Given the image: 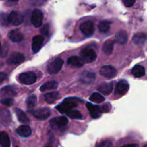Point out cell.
<instances>
[{"label":"cell","mask_w":147,"mask_h":147,"mask_svg":"<svg viewBox=\"0 0 147 147\" xmlns=\"http://www.w3.org/2000/svg\"><path fill=\"white\" fill-rule=\"evenodd\" d=\"M44 42V37L41 35H37L33 37L32 43V49L34 53H37L41 49Z\"/></svg>","instance_id":"cell-13"},{"label":"cell","mask_w":147,"mask_h":147,"mask_svg":"<svg viewBox=\"0 0 147 147\" xmlns=\"http://www.w3.org/2000/svg\"><path fill=\"white\" fill-rule=\"evenodd\" d=\"M67 116L72 119H80L83 118L82 113L78 110H72L67 113Z\"/></svg>","instance_id":"cell-34"},{"label":"cell","mask_w":147,"mask_h":147,"mask_svg":"<svg viewBox=\"0 0 147 147\" xmlns=\"http://www.w3.org/2000/svg\"><path fill=\"white\" fill-rule=\"evenodd\" d=\"M146 73V70H145V67H143L141 65H136L134 67H133V69L131 70V74L134 76L135 78H139L143 77L144 76Z\"/></svg>","instance_id":"cell-22"},{"label":"cell","mask_w":147,"mask_h":147,"mask_svg":"<svg viewBox=\"0 0 147 147\" xmlns=\"http://www.w3.org/2000/svg\"><path fill=\"white\" fill-rule=\"evenodd\" d=\"M84 62L81 57L78 56H72L67 60V64L74 67H80L84 65Z\"/></svg>","instance_id":"cell-18"},{"label":"cell","mask_w":147,"mask_h":147,"mask_svg":"<svg viewBox=\"0 0 147 147\" xmlns=\"http://www.w3.org/2000/svg\"><path fill=\"white\" fill-rule=\"evenodd\" d=\"M79 101L80 100L77 98H67L63 100V103L58 105L56 109L61 113H67L77 106Z\"/></svg>","instance_id":"cell-1"},{"label":"cell","mask_w":147,"mask_h":147,"mask_svg":"<svg viewBox=\"0 0 147 147\" xmlns=\"http://www.w3.org/2000/svg\"><path fill=\"white\" fill-rule=\"evenodd\" d=\"M0 102H1V103L7 106H11L14 103V100L11 98H6L1 99Z\"/></svg>","instance_id":"cell-35"},{"label":"cell","mask_w":147,"mask_h":147,"mask_svg":"<svg viewBox=\"0 0 147 147\" xmlns=\"http://www.w3.org/2000/svg\"><path fill=\"white\" fill-rule=\"evenodd\" d=\"M113 47H114V42L111 40H107L105 41L103 45V52L105 55L111 54L113 51Z\"/></svg>","instance_id":"cell-23"},{"label":"cell","mask_w":147,"mask_h":147,"mask_svg":"<svg viewBox=\"0 0 147 147\" xmlns=\"http://www.w3.org/2000/svg\"><path fill=\"white\" fill-rule=\"evenodd\" d=\"M100 108H101L102 113H107V112L110 111L111 105L109 104V103H106V104L100 106Z\"/></svg>","instance_id":"cell-37"},{"label":"cell","mask_w":147,"mask_h":147,"mask_svg":"<svg viewBox=\"0 0 147 147\" xmlns=\"http://www.w3.org/2000/svg\"><path fill=\"white\" fill-rule=\"evenodd\" d=\"M86 107L88 109L91 117L93 118V119H98L101 115L102 111L100 106H98L96 105L92 104V103H86Z\"/></svg>","instance_id":"cell-12"},{"label":"cell","mask_w":147,"mask_h":147,"mask_svg":"<svg viewBox=\"0 0 147 147\" xmlns=\"http://www.w3.org/2000/svg\"><path fill=\"white\" fill-rule=\"evenodd\" d=\"M43 14L38 9H35L32 11L31 17V22L35 27H40L42 24Z\"/></svg>","instance_id":"cell-8"},{"label":"cell","mask_w":147,"mask_h":147,"mask_svg":"<svg viewBox=\"0 0 147 147\" xmlns=\"http://www.w3.org/2000/svg\"><path fill=\"white\" fill-rule=\"evenodd\" d=\"M37 97H36L35 95H32V96H29L27 98V100H26V103H27V107L31 109V108H33L37 103Z\"/></svg>","instance_id":"cell-33"},{"label":"cell","mask_w":147,"mask_h":147,"mask_svg":"<svg viewBox=\"0 0 147 147\" xmlns=\"http://www.w3.org/2000/svg\"><path fill=\"white\" fill-rule=\"evenodd\" d=\"M19 81L24 85L34 84L37 80V76L33 72H26L21 73L18 77Z\"/></svg>","instance_id":"cell-4"},{"label":"cell","mask_w":147,"mask_h":147,"mask_svg":"<svg viewBox=\"0 0 147 147\" xmlns=\"http://www.w3.org/2000/svg\"><path fill=\"white\" fill-rule=\"evenodd\" d=\"M16 147H17V146H16Z\"/></svg>","instance_id":"cell-45"},{"label":"cell","mask_w":147,"mask_h":147,"mask_svg":"<svg viewBox=\"0 0 147 147\" xmlns=\"http://www.w3.org/2000/svg\"><path fill=\"white\" fill-rule=\"evenodd\" d=\"M47 147H50V146H47Z\"/></svg>","instance_id":"cell-44"},{"label":"cell","mask_w":147,"mask_h":147,"mask_svg":"<svg viewBox=\"0 0 147 147\" xmlns=\"http://www.w3.org/2000/svg\"><path fill=\"white\" fill-rule=\"evenodd\" d=\"M9 24L8 14L6 13H0V25L3 27H7Z\"/></svg>","instance_id":"cell-32"},{"label":"cell","mask_w":147,"mask_h":147,"mask_svg":"<svg viewBox=\"0 0 147 147\" xmlns=\"http://www.w3.org/2000/svg\"><path fill=\"white\" fill-rule=\"evenodd\" d=\"M80 30L84 35L87 37H90L93 34L95 31L94 24L91 21L84 22L80 25Z\"/></svg>","instance_id":"cell-6"},{"label":"cell","mask_w":147,"mask_h":147,"mask_svg":"<svg viewBox=\"0 0 147 147\" xmlns=\"http://www.w3.org/2000/svg\"><path fill=\"white\" fill-rule=\"evenodd\" d=\"M23 17L19 11H12L9 14V23L14 26H18L21 24L23 22Z\"/></svg>","instance_id":"cell-10"},{"label":"cell","mask_w":147,"mask_h":147,"mask_svg":"<svg viewBox=\"0 0 147 147\" xmlns=\"http://www.w3.org/2000/svg\"><path fill=\"white\" fill-rule=\"evenodd\" d=\"M49 30H50V25L48 24H46L41 29V32L45 35H48Z\"/></svg>","instance_id":"cell-36"},{"label":"cell","mask_w":147,"mask_h":147,"mask_svg":"<svg viewBox=\"0 0 147 147\" xmlns=\"http://www.w3.org/2000/svg\"><path fill=\"white\" fill-rule=\"evenodd\" d=\"M45 100L49 104H52V103H55L56 100H59L60 98V94L59 92L54 91L52 93H46L44 96Z\"/></svg>","instance_id":"cell-20"},{"label":"cell","mask_w":147,"mask_h":147,"mask_svg":"<svg viewBox=\"0 0 147 147\" xmlns=\"http://www.w3.org/2000/svg\"><path fill=\"white\" fill-rule=\"evenodd\" d=\"M129 90V84L126 80H120L119 83L116 84V88H115V92L116 94L121 96L123 95L126 94Z\"/></svg>","instance_id":"cell-9"},{"label":"cell","mask_w":147,"mask_h":147,"mask_svg":"<svg viewBox=\"0 0 147 147\" xmlns=\"http://www.w3.org/2000/svg\"><path fill=\"white\" fill-rule=\"evenodd\" d=\"M1 42H0V54H1Z\"/></svg>","instance_id":"cell-42"},{"label":"cell","mask_w":147,"mask_h":147,"mask_svg":"<svg viewBox=\"0 0 147 147\" xmlns=\"http://www.w3.org/2000/svg\"><path fill=\"white\" fill-rule=\"evenodd\" d=\"M14 112H15L17 119H18V121L20 122V123H30V120H29V119L27 118V116H26L25 113H24L21 109H19V108H15V109H14Z\"/></svg>","instance_id":"cell-26"},{"label":"cell","mask_w":147,"mask_h":147,"mask_svg":"<svg viewBox=\"0 0 147 147\" xmlns=\"http://www.w3.org/2000/svg\"><path fill=\"white\" fill-rule=\"evenodd\" d=\"M113 85L112 83H103L98 87V90L103 95H110L113 91Z\"/></svg>","instance_id":"cell-17"},{"label":"cell","mask_w":147,"mask_h":147,"mask_svg":"<svg viewBox=\"0 0 147 147\" xmlns=\"http://www.w3.org/2000/svg\"><path fill=\"white\" fill-rule=\"evenodd\" d=\"M58 86V84L56 81H49L47 82V83H44L42 86L40 87V90L42 92L47 91V90H54V89H56Z\"/></svg>","instance_id":"cell-29"},{"label":"cell","mask_w":147,"mask_h":147,"mask_svg":"<svg viewBox=\"0 0 147 147\" xmlns=\"http://www.w3.org/2000/svg\"><path fill=\"white\" fill-rule=\"evenodd\" d=\"M6 78H7V74L5 73H0V85L4 81Z\"/></svg>","instance_id":"cell-40"},{"label":"cell","mask_w":147,"mask_h":147,"mask_svg":"<svg viewBox=\"0 0 147 147\" xmlns=\"http://www.w3.org/2000/svg\"><path fill=\"white\" fill-rule=\"evenodd\" d=\"M8 37L10 40L14 42H18L22 41L24 38L22 33L19 30H14L9 32L8 34Z\"/></svg>","instance_id":"cell-19"},{"label":"cell","mask_w":147,"mask_h":147,"mask_svg":"<svg viewBox=\"0 0 147 147\" xmlns=\"http://www.w3.org/2000/svg\"><path fill=\"white\" fill-rule=\"evenodd\" d=\"M24 55L20 53L14 52L10 55L7 60V63L9 65H19L24 62Z\"/></svg>","instance_id":"cell-11"},{"label":"cell","mask_w":147,"mask_h":147,"mask_svg":"<svg viewBox=\"0 0 147 147\" xmlns=\"http://www.w3.org/2000/svg\"><path fill=\"white\" fill-rule=\"evenodd\" d=\"M68 123V119L65 116H60V117H56L52 119L50 121V124L53 127H64L67 126Z\"/></svg>","instance_id":"cell-14"},{"label":"cell","mask_w":147,"mask_h":147,"mask_svg":"<svg viewBox=\"0 0 147 147\" xmlns=\"http://www.w3.org/2000/svg\"><path fill=\"white\" fill-rule=\"evenodd\" d=\"M100 73L106 78L111 79L116 76L117 70L111 65H105L101 67L100 70Z\"/></svg>","instance_id":"cell-7"},{"label":"cell","mask_w":147,"mask_h":147,"mask_svg":"<svg viewBox=\"0 0 147 147\" xmlns=\"http://www.w3.org/2000/svg\"><path fill=\"white\" fill-rule=\"evenodd\" d=\"M30 113L37 119L40 120H45L50 116V111L48 108L43 107L30 111Z\"/></svg>","instance_id":"cell-5"},{"label":"cell","mask_w":147,"mask_h":147,"mask_svg":"<svg viewBox=\"0 0 147 147\" xmlns=\"http://www.w3.org/2000/svg\"><path fill=\"white\" fill-rule=\"evenodd\" d=\"M147 40V36L144 33H137L133 37V42L135 45H143Z\"/></svg>","instance_id":"cell-28"},{"label":"cell","mask_w":147,"mask_h":147,"mask_svg":"<svg viewBox=\"0 0 147 147\" xmlns=\"http://www.w3.org/2000/svg\"><path fill=\"white\" fill-rule=\"evenodd\" d=\"M144 147H147V144H146V145H145V146H144Z\"/></svg>","instance_id":"cell-43"},{"label":"cell","mask_w":147,"mask_h":147,"mask_svg":"<svg viewBox=\"0 0 147 147\" xmlns=\"http://www.w3.org/2000/svg\"><path fill=\"white\" fill-rule=\"evenodd\" d=\"M110 24L111 22L108 20H103V21L100 22L98 24V29L100 32L103 33L109 32V29H110Z\"/></svg>","instance_id":"cell-30"},{"label":"cell","mask_w":147,"mask_h":147,"mask_svg":"<svg viewBox=\"0 0 147 147\" xmlns=\"http://www.w3.org/2000/svg\"><path fill=\"white\" fill-rule=\"evenodd\" d=\"M17 133L20 136H22V137H28L32 134L31 128L29 126H24V125H23V126H20L17 129Z\"/></svg>","instance_id":"cell-25"},{"label":"cell","mask_w":147,"mask_h":147,"mask_svg":"<svg viewBox=\"0 0 147 147\" xmlns=\"http://www.w3.org/2000/svg\"><path fill=\"white\" fill-rule=\"evenodd\" d=\"M96 78V75L95 73H91L89 71H84L80 74V80L84 83H91Z\"/></svg>","instance_id":"cell-16"},{"label":"cell","mask_w":147,"mask_h":147,"mask_svg":"<svg viewBox=\"0 0 147 147\" xmlns=\"http://www.w3.org/2000/svg\"><path fill=\"white\" fill-rule=\"evenodd\" d=\"M116 41L121 45H124L128 41V34L127 32L124 30H121L118 32L116 34Z\"/></svg>","instance_id":"cell-24"},{"label":"cell","mask_w":147,"mask_h":147,"mask_svg":"<svg viewBox=\"0 0 147 147\" xmlns=\"http://www.w3.org/2000/svg\"><path fill=\"white\" fill-rule=\"evenodd\" d=\"M90 100H91V102L96 103H103L105 100V98L98 93H93V94L90 96Z\"/></svg>","instance_id":"cell-31"},{"label":"cell","mask_w":147,"mask_h":147,"mask_svg":"<svg viewBox=\"0 0 147 147\" xmlns=\"http://www.w3.org/2000/svg\"><path fill=\"white\" fill-rule=\"evenodd\" d=\"M0 93L4 96H8V97H12L17 94V89L14 86H7L2 88L0 90Z\"/></svg>","instance_id":"cell-21"},{"label":"cell","mask_w":147,"mask_h":147,"mask_svg":"<svg viewBox=\"0 0 147 147\" xmlns=\"http://www.w3.org/2000/svg\"><path fill=\"white\" fill-rule=\"evenodd\" d=\"M0 144L1 147H10V139L9 135L6 132H0Z\"/></svg>","instance_id":"cell-27"},{"label":"cell","mask_w":147,"mask_h":147,"mask_svg":"<svg viewBox=\"0 0 147 147\" xmlns=\"http://www.w3.org/2000/svg\"><path fill=\"white\" fill-rule=\"evenodd\" d=\"M80 57L85 63H90L96 60L97 55L94 50L90 47H86L83 49L80 52Z\"/></svg>","instance_id":"cell-2"},{"label":"cell","mask_w":147,"mask_h":147,"mask_svg":"<svg viewBox=\"0 0 147 147\" xmlns=\"http://www.w3.org/2000/svg\"><path fill=\"white\" fill-rule=\"evenodd\" d=\"M0 120L4 126H8L11 121V116L10 112L4 109H0Z\"/></svg>","instance_id":"cell-15"},{"label":"cell","mask_w":147,"mask_h":147,"mask_svg":"<svg viewBox=\"0 0 147 147\" xmlns=\"http://www.w3.org/2000/svg\"><path fill=\"white\" fill-rule=\"evenodd\" d=\"M123 2L126 7H131L135 4L136 1H134V0H126V1H123Z\"/></svg>","instance_id":"cell-39"},{"label":"cell","mask_w":147,"mask_h":147,"mask_svg":"<svg viewBox=\"0 0 147 147\" xmlns=\"http://www.w3.org/2000/svg\"><path fill=\"white\" fill-rule=\"evenodd\" d=\"M63 63H64V62H63V59L59 58V57L55 58L53 61L50 62L47 67V72H48L49 74L54 75L59 73L60 70H61L62 67H63Z\"/></svg>","instance_id":"cell-3"},{"label":"cell","mask_w":147,"mask_h":147,"mask_svg":"<svg viewBox=\"0 0 147 147\" xmlns=\"http://www.w3.org/2000/svg\"><path fill=\"white\" fill-rule=\"evenodd\" d=\"M139 144H127V145H124L122 147H139Z\"/></svg>","instance_id":"cell-41"},{"label":"cell","mask_w":147,"mask_h":147,"mask_svg":"<svg viewBox=\"0 0 147 147\" xmlns=\"http://www.w3.org/2000/svg\"><path fill=\"white\" fill-rule=\"evenodd\" d=\"M111 146V142L109 141H104L98 145L97 147H110Z\"/></svg>","instance_id":"cell-38"}]
</instances>
